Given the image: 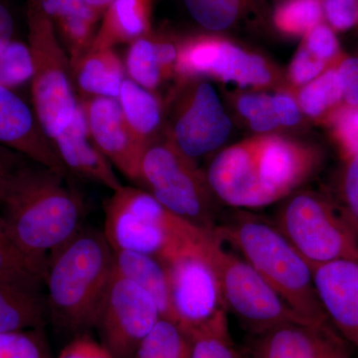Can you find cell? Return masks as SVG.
<instances>
[{"label":"cell","instance_id":"cell-14","mask_svg":"<svg viewBox=\"0 0 358 358\" xmlns=\"http://www.w3.org/2000/svg\"><path fill=\"white\" fill-rule=\"evenodd\" d=\"M80 102L96 147L112 166L129 180L140 185L141 160L150 145L134 133L117 99L92 96Z\"/></svg>","mask_w":358,"mask_h":358},{"label":"cell","instance_id":"cell-21","mask_svg":"<svg viewBox=\"0 0 358 358\" xmlns=\"http://www.w3.org/2000/svg\"><path fill=\"white\" fill-rule=\"evenodd\" d=\"M150 32V0H114L103 13L91 47L114 48L115 45L131 43Z\"/></svg>","mask_w":358,"mask_h":358},{"label":"cell","instance_id":"cell-44","mask_svg":"<svg viewBox=\"0 0 358 358\" xmlns=\"http://www.w3.org/2000/svg\"><path fill=\"white\" fill-rule=\"evenodd\" d=\"M15 21L13 14L3 0H0V53L13 40Z\"/></svg>","mask_w":358,"mask_h":358},{"label":"cell","instance_id":"cell-17","mask_svg":"<svg viewBox=\"0 0 358 358\" xmlns=\"http://www.w3.org/2000/svg\"><path fill=\"white\" fill-rule=\"evenodd\" d=\"M313 284L331 326L358 348V259L313 267Z\"/></svg>","mask_w":358,"mask_h":358},{"label":"cell","instance_id":"cell-32","mask_svg":"<svg viewBox=\"0 0 358 358\" xmlns=\"http://www.w3.org/2000/svg\"><path fill=\"white\" fill-rule=\"evenodd\" d=\"M6 171L0 173V185ZM0 282H8V284L39 292L41 291L42 285L44 284V278L29 265V263L18 253L17 250L14 248L13 245L7 239L1 225H0Z\"/></svg>","mask_w":358,"mask_h":358},{"label":"cell","instance_id":"cell-42","mask_svg":"<svg viewBox=\"0 0 358 358\" xmlns=\"http://www.w3.org/2000/svg\"><path fill=\"white\" fill-rule=\"evenodd\" d=\"M58 358H114L88 334H78L76 338L65 346Z\"/></svg>","mask_w":358,"mask_h":358},{"label":"cell","instance_id":"cell-3","mask_svg":"<svg viewBox=\"0 0 358 358\" xmlns=\"http://www.w3.org/2000/svg\"><path fill=\"white\" fill-rule=\"evenodd\" d=\"M214 232L301 317L315 324H331L315 292L312 266L274 222L238 211L218 223Z\"/></svg>","mask_w":358,"mask_h":358},{"label":"cell","instance_id":"cell-37","mask_svg":"<svg viewBox=\"0 0 358 358\" xmlns=\"http://www.w3.org/2000/svg\"><path fill=\"white\" fill-rule=\"evenodd\" d=\"M303 37L301 45L327 64L336 65L343 56L336 31L326 22L315 26Z\"/></svg>","mask_w":358,"mask_h":358},{"label":"cell","instance_id":"cell-19","mask_svg":"<svg viewBox=\"0 0 358 358\" xmlns=\"http://www.w3.org/2000/svg\"><path fill=\"white\" fill-rule=\"evenodd\" d=\"M65 169L109 188L113 192L122 185L112 164L102 154L90 134L83 105L78 103L72 121L52 141Z\"/></svg>","mask_w":358,"mask_h":358},{"label":"cell","instance_id":"cell-18","mask_svg":"<svg viewBox=\"0 0 358 358\" xmlns=\"http://www.w3.org/2000/svg\"><path fill=\"white\" fill-rule=\"evenodd\" d=\"M0 143L35 164L65 173V166L35 113L13 90L0 86Z\"/></svg>","mask_w":358,"mask_h":358},{"label":"cell","instance_id":"cell-2","mask_svg":"<svg viewBox=\"0 0 358 358\" xmlns=\"http://www.w3.org/2000/svg\"><path fill=\"white\" fill-rule=\"evenodd\" d=\"M113 273V250L103 230L83 226L47 261L48 317L64 331L86 333L95 326Z\"/></svg>","mask_w":358,"mask_h":358},{"label":"cell","instance_id":"cell-28","mask_svg":"<svg viewBox=\"0 0 358 358\" xmlns=\"http://www.w3.org/2000/svg\"><path fill=\"white\" fill-rule=\"evenodd\" d=\"M190 350L189 334L173 320L160 317L134 358H189Z\"/></svg>","mask_w":358,"mask_h":358},{"label":"cell","instance_id":"cell-9","mask_svg":"<svg viewBox=\"0 0 358 358\" xmlns=\"http://www.w3.org/2000/svg\"><path fill=\"white\" fill-rule=\"evenodd\" d=\"M176 74L187 80L209 76L244 88H268L282 82L277 68L262 56L208 35L179 44Z\"/></svg>","mask_w":358,"mask_h":358},{"label":"cell","instance_id":"cell-30","mask_svg":"<svg viewBox=\"0 0 358 358\" xmlns=\"http://www.w3.org/2000/svg\"><path fill=\"white\" fill-rule=\"evenodd\" d=\"M273 22L289 36H305L324 22L322 0H282L273 13Z\"/></svg>","mask_w":358,"mask_h":358},{"label":"cell","instance_id":"cell-16","mask_svg":"<svg viewBox=\"0 0 358 358\" xmlns=\"http://www.w3.org/2000/svg\"><path fill=\"white\" fill-rule=\"evenodd\" d=\"M248 358H350L348 341L331 324L285 322L256 334Z\"/></svg>","mask_w":358,"mask_h":358},{"label":"cell","instance_id":"cell-29","mask_svg":"<svg viewBox=\"0 0 358 358\" xmlns=\"http://www.w3.org/2000/svg\"><path fill=\"white\" fill-rule=\"evenodd\" d=\"M192 350L189 358H248L233 343L227 315H222L199 327L189 334Z\"/></svg>","mask_w":358,"mask_h":358},{"label":"cell","instance_id":"cell-33","mask_svg":"<svg viewBox=\"0 0 358 358\" xmlns=\"http://www.w3.org/2000/svg\"><path fill=\"white\" fill-rule=\"evenodd\" d=\"M235 107L249 127L258 134H270L281 128L275 113L273 95L264 93H247L235 99Z\"/></svg>","mask_w":358,"mask_h":358},{"label":"cell","instance_id":"cell-27","mask_svg":"<svg viewBox=\"0 0 358 358\" xmlns=\"http://www.w3.org/2000/svg\"><path fill=\"white\" fill-rule=\"evenodd\" d=\"M188 13L209 31H225L250 13L264 8L263 0H185Z\"/></svg>","mask_w":358,"mask_h":358},{"label":"cell","instance_id":"cell-36","mask_svg":"<svg viewBox=\"0 0 358 358\" xmlns=\"http://www.w3.org/2000/svg\"><path fill=\"white\" fill-rule=\"evenodd\" d=\"M326 124L343 159L358 154V105L343 103Z\"/></svg>","mask_w":358,"mask_h":358},{"label":"cell","instance_id":"cell-6","mask_svg":"<svg viewBox=\"0 0 358 358\" xmlns=\"http://www.w3.org/2000/svg\"><path fill=\"white\" fill-rule=\"evenodd\" d=\"M28 45L33 60L34 113L51 141L72 121L79 101L72 84L69 57L38 0H27Z\"/></svg>","mask_w":358,"mask_h":358},{"label":"cell","instance_id":"cell-1","mask_svg":"<svg viewBox=\"0 0 358 358\" xmlns=\"http://www.w3.org/2000/svg\"><path fill=\"white\" fill-rule=\"evenodd\" d=\"M81 195L49 167H9L0 185V225L7 239L45 279L47 261L84 226Z\"/></svg>","mask_w":358,"mask_h":358},{"label":"cell","instance_id":"cell-34","mask_svg":"<svg viewBox=\"0 0 358 358\" xmlns=\"http://www.w3.org/2000/svg\"><path fill=\"white\" fill-rule=\"evenodd\" d=\"M33 60L29 45L13 40L0 53V86L13 90L32 80Z\"/></svg>","mask_w":358,"mask_h":358},{"label":"cell","instance_id":"cell-8","mask_svg":"<svg viewBox=\"0 0 358 358\" xmlns=\"http://www.w3.org/2000/svg\"><path fill=\"white\" fill-rule=\"evenodd\" d=\"M205 249L217 275L227 312L232 313L250 333L256 336L285 322H312L294 312L214 230L206 238Z\"/></svg>","mask_w":358,"mask_h":358},{"label":"cell","instance_id":"cell-7","mask_svg":"<svg viewBox=\"0 0 358 358\" xmlns=\"http://www.w3.org/2000/svg\"><path fill=\"white\" fill-rule=\"evenodd\" d=\"M140 185L179 217L213 231L217 226L216 197L206 173L166 138L154 141L141 164Z\"/></svg>","mask_w":358,"mask_h":358},{"label":"cell","instance_id":"cell-31","mask_svg":"<svg viewBox=\"0 0 358 358\" xmlns=\"http://www.w3.org/2000/svg\"><path fill=\"white\" fill-rule=\"evenodd\" d=\"M126 70L129 79L148 91H155L162 83L164 76L152 32L131 42Z\"/></svg>","mask_w":358,"mask_h":358},{"label":"cell","instance_id":"cell-20","mask_svg":"<svg viewBox=\"0 0 358 358\" xmlns=\"http://www.w3.org/2000/svg\"><path fill=\"white\" fill-rule=\"evenodd\" d=\"M40 6L53 22L68 52L71 69L89 50L95 38L96 25L102 14L85 0H38Z\"/></svg>","mask_w":358,"mask_h":358},{"label":"cell","instance_id":"cell-40","mask_svg":"<svg viewBox=\"0 0 358 358\" xmlns=\"http://www.w3.org/2000/svg\"><path fill=\"white\" fill-rule=\"evenodd\" d=\"M324 20L334 31L358 25V0H322Z\"/></svg>","mask_w":358,"mask_h":358},{"label":"cell","instance_id":"cell-26","mask_svg":"<svg viewBox=\"0 0 358 358\" xmlns=\"http://www.w3.org/2000/svg\"><path fill=\"white\" fill-rule=\"evenodd\" d=\"M336 66H331L310 83L301 87L296 95L301 114L324 124L334 110L345 103Z\"/></svg>","mask_w":358,"mask_h":358},{"label":"cell","instance_id":"cell-11","mask_svg":"<svg viewBox=\"0 0 358 358\" xmlns=\"http://www.w3.org/2000/svg\"><path fill=\"white\" fill-rule=\"evenodd\" d=\"M160 317L154 299L114 271L94 327L100 343L113 357L134 358Z\"/></svg>","mask_w":358,"mask_h":358},{"label":"cell","instance_id":"cell-43","mask_svg":"<svg viewBox=\"0 0 358 358\" xmlns=\"http://www.w3.org/2000/svg\"><path fill=\"white\" fill-rule=\"evenodd\" d=\"M289 90L278 92L273 95V101L278 119L281 127L292 128L298 126L301 121V112L296 102V96L292 95Z\"/></svg>","mask_w":358,"mask_h":358},{"label":"cell","instance_id":"cell-24","mask_svg":"<svg viewBox=\"0 0 358 358\" xmlns=\"http://www.w3.org/2000/svg\"><path fill=\"white\" fill-rule=\"evenodd\" d=\"M47 317L41 292L0 282V333L40 329Z\"/></svg>","mask_w":358,"mask_h":358},{"label":"cell","instance_id":"cell-38","mask_svg":"<svg viewBox=\"0 0 358 358\" xmlns=\"http://www.w3.org/2000/svg\"><path fill=\"white\" fill-rule=\"evenodd\" d=\"M338 201L358 231V154L345 160Z\"/></svg>","mask_w":358,"mask_h":358},{"label":"cell","instance_id":"cell-22","mask_svg":"<svg viewBox=\"0 0 358 358\" xmlns=\"http://www.w3.org/2000/svg\"><path fill=\"white\" fill-rule=\"evenodd\" d=\"M72 77L85 98L117 99L126 79L124 65L114 49L93 47L73 66Z\"/></svg>","mask_w":358,"mask_h":358},{"label":"cell","instance_id":"cell-23","mask_svg":"<svg viewBox=\"0 0 358 358\" xmlns=\"http://www.w3.org/2000/svg\"><path fill=\"white\" fill-rule=\"evenodd\" d=\"M112 250L115 272L145 289L154 299L162 317L173 320L166 265L145 254Z\"/></svg>","mask_w":358,"mask_h":358},{"label":"cell","instance_id":"cell-35","mask_svg":"<svg viewBox=\"0 0 358 358\" xmlns=\"http://www.w3.org/2000/svg\"><path fill=\"white\" fill-rule=\"evenodd\" d=\"M41 329L0 333V358H51Z\"/></svg>","mask_w":358,"mask_h":358},{"label":"cell","instance_id":"cell-45","mask_svg":"<svg viewBox=\"0 0 358 358\" xmlns=\"http://www.w3.org/2000/svg\"><path fill=\"white\" fill-rule=\"evenodd\" d=\"M113 1H114V0H85V2H86L89 6H91L96 13L102 14V16L106 9L110 6Z\"/></svg>","mask_w":358,"mask_h":358},{"label":"cell","instance_id":"cell-41","mask_svg":"<svg viewBox=\"0 0 358 358\" xmlns=\"http://www.w3.org/2000/svg\"><path fill=\"white\" fill-rule=\"evenodd\" d=\"M336 67L343 90V103L358 105V57L343 54Z\"/></svg>","mask_w":358,"mask_h":358},{"label":"cell","instance_id":"cell-39","mask_svg":"<svg viewBox=\"0 0 358 358\" xmlns=\"http://www.w3.org/2000/svg\"><path fill=\"white\" fill-rule=\"evenodd\" d=\"M331 66L334 65L327 64L313 56L303 45L301 44L300 48L296 51L289 65V82L293 88L300 89L301 87L305 86L315 78L319 77Z\"/></svg>","mask_w":358,"mask_h":358},{"label":"cell","instance_id":"cell-25","mask_svg":"<svg viewBox=\"0 0 358 358\" xmlns=\"http://www.w3.org/2000/svg\"><path fill=\"white\" fill-rule=\"evenodd\" d=\"M117 100L136 136L148 145L157 141L162 122V103L159 98L152 91L126 78Z\"/></svg>","mask_w":358,"mask_h":358},{"label":"cell","instance_id":"cell-13","mask_svg":"<svg viewBox=\"0 0 358 358\" xmlns=\"http://www.w3.org/2000/svg\"><path fill=\"white\" fill-rule=\"evenodd\" d=\"M206 178L217 201L228 206L254 209L273 204L259 171L258 136L218 152L212 159Z\"/></svg>","mask_w":358,"mask_h":358},{"label":"cell","instance_id":"cell-10","mask_svg":"<svg viewBox=\"0 0 358 358\" xmlns=\"http://www.w3.org/2000/svg\"><path fill=\"white\" fill-rule=\"evenodd\" d=\"M203 239L166 264L174 322L188 334L227 315L217 275Z\"/></svg>","mask_w":358,"mask_h":358},{"label":"cell","instance_id":"cell-5","mask_svg":"<svg viewBox=\"0 0 358 358\" xmlns=\"http://www.w3.org/2000/svg\"><path fill=\"white\" fill-rule=\"evenodd\" d=\"M274 223L312 267L358 259V231L338 200L313 190L284 199Z\"/></svg>","mask_w":358,"mask_h":358},{"label":"cell","instance_id":"cell-47","mask_svg":"<svg viewBox=\"0 0 358 358\" xmlns=\"http://www.w3.org/2000/svg\"><path fill=\"white\" fill-rule=\"evenodd\" d=\"M358 358V357H357Z\"/></svg>","mask_w":358,"mask_h":358},{"label":"cell","instance_id":"cell-15","mask_svg":"<svg viewBox=\"0 0 358 358\" xmlns=\"http://www.w3.org/2000/svg\"><path fill=\"white\" fill-rule=\"evenodd\" d=\"M322 162L317 147L275 134H258L259 171L273 203L296 192L317 173Z\"/></svg>","mask_w":358,"mask_h":358},{"label":"cell","instance_id":"cell-46","mask_svg":"<svg viewBox=\"0 0 358 358\" xmlns=\"http://www.w3.org/2000/svg\"><path fill=\"white\" fill-rule=\"evenodd\" d=\"M8 167L9 166L7 164L6 160L4 159V157L0 154V173H3Z\"/></svg>","mask_w":358,"mask_h":358},{"label":"cell","instance_id":"cell-12","mask_svg":"<svg viewBox=\"0 0 358 358\" xmlns=\"http://www.w3.org/2000/svg\"><path fill=\"white\" fill-rule=\"evenodd\" d=\"M232 122L210 84L194 80L179 96L169 138L193 159L218 150L229 138Z\"/></svg>","mask_w":358,"mask_h":358},{"label":"cell","instance_id":"cell-4","mask_svg":"<svg viewBox=\"0 0 358 358\" xmlns=\"http://www.w3.org/2000/svg\"><path fill=\"white\" fill-rule=\"evenodd\" d=\"M103 235L112 249L155 257L164 265L203 239L201 229L179 217L143 188L122 185L103 205Z\"/></svg>","mask_w":358,"mask_h":358}]
</instances>
